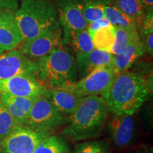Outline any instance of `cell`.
I'll return each mask as SVG.
<instances>
[{"mask_svg":"<svg viewBox=\"0 0 153 153\" xmlns=\"http://www.w3.org/2000/svg\"><path fill=\"white\" fill-rule=\"evenodd\" d=\"M0 153H1V152H0Z\"/></svg>","mask_w":153,"mask_h":153,"instance_id":"obj_32","label":"cell"},{"mask_svg":"<svg viewBox=\"0 0 153 153\" xmlns=\"http://www.w3.org/2000/svg\"><path fill=\"white\" fill-rule=\"evenodd\" d=\"M19 126L0 101V142Z\"/></svg>","mask_w":153,"mask_h":153,"instance_id":"obj_25","label":"cell"},{"mask_svg":"<svg viewBox=\"0 0 153 153\" xmlns=\"http://www.w3.org/2000/svg\"><path fill=\"white\" fill-rule=\"evenodd\" d=\"M115 42L111 53L119 54L130 43L140 38L137 29L135 28H115Z\"/></svg>","mask_w":153,"mask_h":153,"instance_id":"obj_22","label":"cell"},{"mask_svg":"<svg viewBox=\"0 0 153 153\" xmlns=\"http://www.w3.org/2000/svg\"><path fill=\"white\" fill-rule=\"evenodd\" d=\"M143 4L145 9H148L149 11L152 10L153 0H140Z\"/></svg>","mask_w":153,"mask_h":153,"instance_id":"obj_29","label":"cell"},{"mask_svg":"<svg viewBox=\"0 0 153 153\" xmlns=\"http://www.w3.org/2000/svg\"><path fill=\"white\" fill-rule=\"evenodd\" d=\"M36 62L28 58L18 49L0 55V80L20 75L36 76Z\"/></svg>","mask_w":153,"mask_h":153,"instance_id":"obj_7","label":"cell"},{"mask_svg":"<svg viewBox=\"0 0 153 153\" xmlns=\"http://www.w3.org/2000/svg\"><path fill=\"white\" fill-rule=\"evenodd\" d=\"M62 44H66L76 55L85 54L94 49L92 40L88 29L75 30L64 28Z\"/></svg>","mask_w":153,"mask_h":153,"instance_id":"obj_18","label":"cell"},{"mask_svg":"<svg viewBox=\"0 0 153 153\" xmlns=\"http://www.w3.org/2000/svg\"><path fill=\"white\" fill-rule=\"evenodd\" d=\"M4 52V51H2V50H1V48H0V55H1V53H2Z\"/></svg>","mask_w":153,"mask_h":153,"instance_id":"obj_30","label":"cell"},{"mask_svg":"<svg viewBox=\"0 0 153 153\" xmlns=\"http://www.w3.org/2000/svg\"><path fill=\"white\" fill-rule=\"evenodd\" d=\"M18 0H0V12L4 11H15L18 9Z\"/></svg>","mask_w":153,"mask_h":153,"instance_id":"obj_27","label":"cell"},{"mask_svg":"<svg viewBox=\"0 0 153 153\" xmlns=\"http://www.w3.org/2000/svg\"><path fill=\"white\" fill-rule=\"evenodd\" d=\"M108 24H110L109 22H108L106 19L104 18V19H99V20H98V21H96V22H92V23H91V24H89V25H88L87 29H88V30H89V33H93L94 31H95L96 30L99 29V28L103 27V26H106V25H108Z\"/></svg>","mask_w":153,"mask_h":153,"instance_id":"obj_28","label":"cell"},{"mask_svg":"<svg viewBox=\"0 0 153 153\" xmlns=\"http://www.w3.org/2000/svg\"><path fill=\"white\" fill-rule=\"evenodd\" d=\"M67 145L62 138L57 136H46L40 141L33 153H65Z\"/></svg>","mask_w":153,"mask_h":153,"instance_id":"obj_23","label":"cell"},{"mask_svg":"<svg viewBox=\"0 0 153 153\" xmlns=\"http://www.w3.org/2000/svg\"><path fill=\"white\" fill-rule=\"evenodd\" d=\"M60 26L48 30L37 37L24 41L19 51L30 60H38L51 53L62 43Z\"/></svg>","mask_w":153,"mask_h":153,"instance_id":"obj_9","label":"cell"},{"mask_svg":"<svg viewBox=\"0 0 153 153\" xmlns=\"http://www.w3.org/2000/svg\"><path fill=\"white\" fill-rule=\"evenodd\" d=\"M116 74L113 68H97L65 88L82 97L101 96L109 89Z\"/></svg>","mask_w":153,"mask_h":153,"instance_id":"obj_6","label":"cell"},{"mask_svg":"<svg viewBox=\"0 0 153 153\" xmlns=\"http://www.w3.org/2000/svg\"><path fill=\"white\" fill-rule=\"evenodd\" d=\"M108 111L101 96L84 97L75 111L67 118L62 134L73 141L97 137L104 128Z\"/></svg>","mask_w":153,"mask_h":153,"instance_id":"obj_2","label":"cell"},{"mask_svg":"<svg viewBox=\"0 0 153 153\" xmlns=\"http://www.w3.org/2000/svg\"><path fill=\"white\" fill-rule=\"evenodd\" d=\"M74 153H109L108 147L104 141H87L75 145Z\"/></svg>","mask_w":153,"mask_h":153,"instance_id":"obj_26","label":"cell"},{"mask_svg":"<svg viewBox=\"0 0 153 153\" xmlns=\"http://www.w3.org/2000/svg\"><path fill=\"white\" fill-rule=\"evenodd\" d=\"M46 136L26 126H19L0 142L1 153H33L40 141Z\"/></svg>","mask_w":153,"mask_h":153,"instance_id":"obj_8","label":"cell"},{"mask_svg":"<svg viewBox=\"0 0 153 153\" xmlns=\"http://www.w3.org/2000/svg\"><path fill=\"white\" fill-rule=\"evenodd\" d=\"M115 33L114 26L108 24L89 33L94 48L111 53L115 42Z\"/></svg>","mask_w":153,"mask_h":153,"instance_id":"obj_20","label":"cell"},{"mask_svg":"<svg viewBox=\"0 0 153 153\" xmlns=\"http://www.w3.org/2000/svg\"><path fill=\"white\" fill-rule=\"evenodd\" d=\"M145 50L140 38L134 40L119 54L114 55V68L116 74L127 71L139 57L144 54Z\"/></svg>","mask_w":153,"mask_h":153,"instance_id":"obj_17","label":"cell"},{"mask_svg":"<svg viewBox=\"0 0 153 153\" xmlns=\"http://www.w3.org/2000/svg\"><path fill=\"white\" fill-rule=\"evenodd\" d=\"M45 95L64 116L72 114L83 98L66 88L47 89Z\"/></svg>","mask_w":153,"mask_h":153,"instance_id":"obj_15","label":"cell"},{"mask_svg":"<svg viewBox=\"0 0 153 153\" xmlns=\"http://www.w3.org/2000/svg\"><path fill=\"white\" fill-rule=\"evenodd\" d=\"M65 153H67V152H65Z\"/></svg>","mask_w":153,"mask_h":153,"instance_id":"obj_31","label":"cell"},{"mask_svg":"<svg viewBox=\"0 0 153 153\" xmlns=\"http://www.w3.org/2000/svg\"><path fill=\"white\" fill-rule=\"evenodd\" d=\"M47 88L42 85L36 76L20 75L0 80V93L16 97L36 99L45 94Z\"/></svg>","mask_w":153,"mask_h":153,"instance_id":"obj_10","label":"cell"},{"mask_svg":"<svg viewBox=\"0 0 153 153\" xmlns=\"http://www.w3.org/2000/svg\"><path fill=\"white\" fill-rule=\"evenodd\" d=\"M108 129L116 146L124 148L131 142L135 123L133 116L127 114H115L109 123Z\"/></svg>","mask_w":153,"mask_h":153,"instance_id":"obj_14","label":"cell"},{"mask_svg":"<svg viewBox=\"0 0 153 153\" xmlns=\"http://www.w3.org/2000/svg\"><path fill=\"white\" fill-rule=\"evenodd\" d=\"M149 83L143 76L131 72L116 74L109 89L101 97L114 114L133 115L148 98Z\"/></svg>","mask_w":153,"mask_h":153,"instance_id":"obj_1","label":"cell"},{"mask_svg":"<svg viewBox=\"0 0 153 153\" xmlns=\"http://www.w3.org/2000/svg\"><path fill=\"white\" fill-rule=\"evenodd\" d=\"M65 116L57 111L45 94L33 101L25 126L45 136L65 123Z\"/></svg>","mask_w":153,"mask_h":153,"instance_id":"obj_5","label":"cell"},{"mask_svg":"<svg viewBox=\"0 0 153 153\" xmlns=\"http://www.w3.org/2000/svg\"><path fill=\"white\" fill-rule=\"evenodd\" d=\"M35 99L0 93V101L21 126H25Z\"/></svg>","mask_w":153,"mask_h":153,"instance_id":"obj_16","label":"cell"},{"mask_svg":"<svg viewBox=\"0 0 153 153\" xmlns=\"http://www.w3.org/2000/svg\"><path fill=\"white\" fill-rule=\"evenodd\" d=\"M24 41L13 11L0 12V48L11 51Z\"/></svg>","mask_w":153,"mask_h":153,"instance_id":"obj_11","label":"cell"},{"mask_svg":"<svg viewBox=\"0 0 153 153\" xmlns=\"http://www.w3.org/2000/svg\"><path fill=\"white\" fill-rule=\"evenodd\" d=\"M114 59V55L112 53L94 48L91 52L77 55L76 72L82 79L97 68H113Z\"/></svg>","mask_w":153,"mask_h":153,"instance_id":"obj_13","label":"cell"},{"mask_svg":"<svg viewBox=\"0 0 153 153\" xmlns=\"http://www.w3.org/2000/svg\"><path fill=\"white\" fill-rule=\"evenodd\" d=\"M105 3L100 0H84L82 1V13L88 25L104 18Z\"/></svg>","mask_w":153,"mask_h":153,"instance_id":"obj_24","label":"cell"},{"mask_svg":"<svg viewBox=\"0 0 153 153\" xmlns=\"http://www.w3.org/2000/svg\"><path fill=\"white\" fill-rule=\"evenodd\" d=\"M14 17L24 41L59 26L56 10L44 0H23Z\"/></svg>","mask_w":153,"mask_h":153,"instance_id":"obj_4","label":"cell"},{"mask_svg":"<svg viewBox=\"0 0 153 153\" xmlns=\"http://www.w3.org/2000/svg\"><path fill=\"white\" fill-rule=\"evenodd\" d=\"M114 6L131 19L137 29L140 28L146 15L140 0H114Z\"/></svg>","mask_w":153,"mask_h":153,"instance_id":"obj_19","label":"cell"},{"mask_svg":"<svg viewBox=\"0 0 153 153\" xmlns=\"http://www.w3.org/2000/svg\"><path fill=\"white\" fill-rule=\"evenodd\" d=\"M36 78L47 89L65 88L76 82V62L63 46L36 61Z\"/></svg>","mask_w":153,"mask_h":153,"instance_id":"obj_3","label":"cell"},{"mask_svg":"<svg viewBox=\"0 0 153 153\" xmlns=\"http://www.w3.org/2000/svg\"><path fill=\"white\" fill-rule=\"evenodd\" d=\"M104 18L114 28H135L133 22L115 6L105 3L104 6Z\"/></svg>","mask_w":153,"mask_h":153,"instance_id":"obj_21","label":"cell"},{"mask_svg":"<svg viewBox=\"0 0 153 153\" xmlns=\"http://www.w3.org/2000/svg\"><path fill=\"white\" fill-rule=\"evenodd\" d=\"M59 14L64 28L81 30L88 27L82 13V0H60Z\"/></svg>","mask_w":153,"mask_h":153,"instance_id":"obj_12","label":"cell"}]
</instances>
